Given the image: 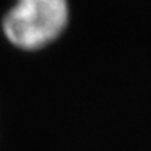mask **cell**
<instances>
[{
	"instance_id": "1",
	"label": "cell",
	"mask_w": 151,
	"mask_h": 151,
	"mask_svg": "<svg viewBox=\"0 0 151 151\" xmlns=\"http://www.w3.org/2000/svg\"><path fill=\"white\" fill-rule=\"evenodd\" d=\"M68 21V0H18L2 24L13 45L34 52L55 42L64 32Z\"/></svg>"
}]
</instances>
